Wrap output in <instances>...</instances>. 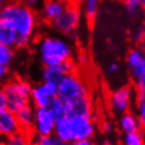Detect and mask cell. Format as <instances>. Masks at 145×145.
<instances>
[{"instance_id":"cell-21","label":"cell","mask_w":145,"mask_h":145,"mask_svg":"<svg viewBox=\"0 0 145 145\" xmlns=\"http://www.w3.org/2000/svg\"><path fill=\"white\" fill-rule=\"evenodd\" d=\"M100 0H82L84 16L88 21H93L98 14Z\"/></svg>"},{"instance_id":"cell-33","label":"cell","mask_w":145,"mask_h":145,"mask_svg":"<svg viewBox=\"0 0 145 145\" xmlns=\"http://www.w3.org/2000/svg\"><path fill=\"white\" fill-rule=\"evenodd\" d=\"M21 2L27 4L29 7H33V8H36V7H39L42 5V3L44 2V0H20Z\"/></svg>"},{"instance_id":"cell-35","label":"cell","mask_w":145,"mask_h":145,"mask_svg":"<svg viewBox=\"0 0 145 145\" xmlns=\"http://www.w3.org/2000/svg\"><path fill=\"white\" fill-rule=\"evenodd\" d=\"M69 145H101V144H97L93 140H79V141H74L72 143H69Z\"/></svg>"},{"instance_id":"cell-11","label":"cell","mask_w":145,"mask_h":145,"mask_svg":"<svg viewBox=\"0 0 145 145\" xmlns=\"http://www.w3.org/2000/svg\"><path fill=\"white\" fill-rule=\"evenodd\" d=\"M66 7V2L56 0H44L42 5L40 7V15L43 20L52 23L64 12Z\"/></svg>"},{"instance_id":"cell-14","label":"cell","mask_w":145,"mask_h":145,"mask_svg":"<svg viewBox=\"0 0 145 145\" xmlns=\"http://www.w3.org/2000/svg\"><path fill=\"white\" fill-rule=\"evenodd\" d=\"M0 43L12 48H17L18 44V34L16 33L14 27L8 22L1 18H0Z\"/></svg>"},{"instance_id":"cell-6","label":"cell","mask_w":145,"mask_h":145,"mask_svg":"<svg viewBox=\"0 0 145 145\" xmlns=\"http://www.w3.org/2000/svg\"><path fill=\"white\" fill-rule=\"evenodd\" d=\"M81 21V12L76 4L67 3V7L58 18L52 22L53 29L64 36H72L78 31Z\"/></svg>"},{"instance_id":"cell-24","label":"cell","mask_w":145,"mask_h":145,"mask_svg":"<svg viewBox=\"0 0 145 145\" xmlns=\"http://www.w3.org/2000/svg\"><path fill=\"white\" fill-rule=\"evenodd\" d=\"M15 59V51L12 47H7L0 43V64L10 66Z\"/></svg>"},{"instance_id":"cell-12","label":"cell","mask_w":145,"mask_h":145,"mask_svg":"<svg viewBox=\"0 0 145 145\" xmlns=\"http://www.w3.org/2000/svg\"><path fill=\"white\" fill-rule=\"evenodd\" d=\"M20 129L21 127L14 112L8 108L0 112V135L2 137L7 138Z\"/></svg>"},{"instance_id":"cell-29","label":"cell","mask_w":145,"mask_h":145,"mask_svg":"<svg viewBox=\"0 0 145 145\" xmlns=\"http://www.w3.org/2000/svg\"><path fill=\"white\" fill-rule=\"evenodd\" d=\"M5 109H7V99L3 87L0 86V112H3Z\"/></svg>"},{"instance_id":"cell-25","label":"cell","mask_w":145,"mask_h":145,"mask_svg":"<svg viewBox=\"0 0 145 145\" xmlns=\"http://www.w3.org/2000/svg\"><path fill=\"white\" fill-rule=\"evenodd\" d=\"M133 39L136 42H142L145 41V24H141L137 27V29L133 33Z\"/></svg>"},{"instance_id":"cell-9","label":"cell","mask_w":145,"mask_h":145,"mask_svg":"<svg viewBox=\"0 0 145 145\" xmlns=\"http://www.w3.org/2000/svg\"><path fill=\"white\" fill-rule=\"evenodd\" d=\"M135 91L136 89L133 86L125 85L112 91L109 97V105L112 112L119 116L124 112H129L136 99Z\"/></svg>"},{"instance_id":"cell-8","label":"cell","mask_w":145,"mask_h":145,"mask_svg":"<svg viewBox=\"0 0 145 145\" xmlns=\"http://www.w3.org/2000/svg\"><path fill=\"white\" fill-rule=\"evenodd\" d=\"M58 96V84L51 81H42L32 87L31 104L37 107H48L55 97Z\"/></svg>"},{"instance_id":"cell-36","label":"cell","mask_w":145,"mask_h":145,"mask_svg":"<svg viewBox=\"0 0 145 145\" xmlns=\"http://www.w3.org/2000/svg\"><path fill=\"white\" fill-rule=\"evenodd\" d=\"M7 3V0H0V14L3 10V7H5V4Z\"/></svg>"},{"instance_id":"cell-2","label":"cell","mask_w":145,"mask_h":145,"mask_svg":"<svg viewBox=\"0 0 145 145\" xmlns=\"http://www.w3.org/2000/svg\"><path fill=\"white\" fill-rule=\"evenodd\" d=\"M35 52L43 66L57 65L72 60L75 54L72 44L66 38L44 35L37 40Z\"/></svg>"},{"instance_id":"cell-42","label":"cell","mask_w":145,"mask_h":145,"mask_svg":"<svg viewBox=\"0 0 145 145\" xmlns=\"http://www.w3.org/2000/svg\"><path fill=\"white\" fill-rule=\"evenodd\" d=\"M143 135H144V138H145V127L143 128Z\"/></svg>"},{"instance_id":"cell-15","label":"cell","mask_w":145,"mask_h":145,"mask_svg":"<svg viewBox=\"0 0 145 145\" xmlns=\"http://www.w3.org/2000/svg\"><path fill=\"white\" fill-rule=\"evenodd\" d=\"M118 125H119V129L123 134L127 133H134V131H141L142 125L139 121V118L137 115L133 112H126L120 115L119 121H118Z\"/></svg>"},{"instance_id":"cell-16","label":"cell","mask_w":145,"mask_h":145,"mask_svg":"<svg viewBox=\"0 0 145 145\" xmlns=\"http://www.w3.org/2000/svg\"><path fill=\"white\" fill-rule=\"evenodd\" d=\"M15 114L21 129L27 131H31L33 129L34 120H35V107L32 104L22 107Z\"/></svg>"},{"instance_id":"cell-39","label":"cell","mask_w":145,"mask_h":145,"mask_svg":"<svg viewBox=\"0 0 145 145\" xmlns=\"http://www.w3.org/2000/svg\"><path fill=\"white\" fill-rule=\"evenodd\" d=\"M102 145H110V142H109V140H105Z\"/></svg>"},{"instance_id":"cell-37","label":"cell","mask_w":145,"mask_h":145,"mask_svg":"<svg viewBox=\"0 0 145 145\" xmlns=\"http://www.w3.org/2000/svg\"><path fill=\"white\" fill-rule=\"evenodd\" d=\"M79 60H80V63H82V64H84V63H86V58H85V57H84V56H82V55H81V56H80V58H79Z\"/></svg>"},{"instance_id":"cell-13","label":"cell","mask_w":145,"mask_h":145,"mask_svg":"<svg viewBox=\"0 0 145 145\" xmlns=\"http://www.w3.org/2000/svg\"><path fill=\"white\" fill-rule=\"evenodd\" d=\"M69 115L94 119V106L89 97L69 102Z\"/></svg>"},{"instance_id":"cell-20","label":"cell","mask_w":145,"mask_h":145,"mask_svg":"<svg viewBox=\"0 0 145 145\" xmlns=\"http://www.w3.org/2000/svg\"><path fill=\"white\" fill-rule=\"evenodd\" d=\"M143 60H145V51L139 46L131 48L126 55V64L129 69L138 65Z\"/></svg>"},{"instance_id":"cell-32","label":"cell","mask_w":145,"mask_h":145,"mask_svg":"<svg viewBox=\"0 0 145 145\" xmlns=\"http://www.w3.org/2000/svg\"><path fill=\"white\" fill-rule=\"evenodd\" d=\"M32 145H51L48 137H35Z\"/></svg>"},{"instance_id":"cell-40","label":"cell","mask_w":145,"mask_h":145,"mask_svg":"<svg viewBox=\"0 0 145 145\" xmlns=\"http://www.w3.org/2000/svg\"><path fill=\"white\" fill-rule=\"evenodd\" d=\"M56 1H62V2H66V3H67L69 0H56Z\"/></svg>"},{"instance_id":"cell-4","label":"cell","mask_w":145,"mask_h":145,"mask_svg":"<svg viewBox=\"0 0 145 145\" xmlns=\"http://www.w3.org/2000/svg\"><path fill=\"white\" fill-rule=\"evenodd\" d=\"M2 87L7 99V108L12 112H18L20 108L31 104V93L33 85L27 80L12 78L7 80Z\"/></svg>"},{"instance_id":"cell-23","label":"cell","mask_w":145,"mask_h":145,"mask_svg":"<svg viewBox=\"0 0 145 145\" xmlns=\"http://www.w3.org/2000/svg\"><path fill=\"white\" fill-rule=\"evenodd\" d=\"M123 145H145V138L143 131H138L134 133L123 134Z\"/></svg>"},{"instance_id":"cell-28","label":"cell","mask_w":145,"mask_h":145,"mask_svg":"<svg viewBox=\"0 0 145 145\" xmlns=\"http://www.w3.org/2000/svg\"><path fill=\"white\" fill-rule=\"evenodd\" d=\"M8 76H10V66L0 64V86H2L8 80Z\"/></svg>"},{"instance_id":"cell-7","label":"cell","mask_w":145,"mask_h":145,"mask_svg":"<svg viewBox=\"0 0 145 145\" xmlns=\"http://www.w3.org/2000/svg\"><path fill=\"white\" fill-rule=\"evenodd\" d=\"M57 117L50 107L35 108L33 131L36 137H48L54 135Z\"/></svg>"},{"instance_id":"cell-5","label":"cell","mask_w":145,"mask_h":145,"mask_svg":"<svg viewBox=\"0 0 145 145\" xmlns=\"http://www.w3.org/2000/svg\"><path fill=\"white\" fill-rule=\"evenodd\" d=\"M58 96L67 102L89 97V87L76 72L69 74L58 83Z\"/></svg>"},{"instance_id":"cell-10","label":"cell","mask_w":145,"mask_h":145,"mask_svg":"<svg viewBox=\"0 0 145 145\" xmlns=\"http://www.w3.org/2000/svg\"><path fill=\"white\" fill-rule=\"evenodd\" d=\"M77 69V63L74 60H69L62 64L43 66L41 69L42 81H51L58 84L66 75L74 74Z\"/></svg>"},{"instance_id":"cell-19","label":"cell","mask_w":145,"mask_h":145,"mask_svg":"<svg viewBox=\"0 0 145 145\" xmlns=\"http://www.w3.org/2000/svg\"><path fill=\"white\" fill-rule=\"evenodd\" d=\"M125 11L131 18H137L143 15L145 12L144 5L140 2V0H123Z\"/></svg>"},{"instance_id":"cell-30","label":"cell","mask_w":145,"mask_h":145,"mask_svg":"<svg viewBox=\"0 0 145 145\" xmlns=\"http://www.w3.org/2000/svg\"><path fill=\"white\" fill-rule=\"evenodd\" d=\"M101 129H102V131L106 135L112 134V131H114V124H112L110 121H108V120H105V121L102 122Z\"/></svg>"},{"instance_id":"cell-26","label":"cell","mask_w":145,"mask_h":145,"mask_svg":"<svg viewBox=\"0 0 145 145\" xmlns=\"http://www.w3.org/2000/svg\"><path fill=\"white\" fill-rule=\"evenodd\" d=\"M131 74L133 79H136V78H138V77L144 75L145 74V60L140 62L138 65H136L135 67L131 69Z\"/></svg>"},{"instance_id":"cell-38","label":"cell","mask_w":145,"mask_h":145,"mask_svg":"<svg viewBox=\"0 0 145 145\" xmlns=\"http://www.w3.org/2000/svg\"><path fill=\"white\" fill-rule=\"evenodd\" d=\"M4 137H2V136H1V135H0V145H2L4 143Z\"/></svg>"},{"instance_id":"cell-3","label":"cell","mask_w":145,"mask_h":145,"mask_svg":"<svg viewBox=\"0 0 145 145\" xmlns=\"http://www.w3.org/2000/svg\"><path fill=\"white\" fill-rule=\"evenodd\" d=\"M98 127L91 118L67 115L57 119L54 135L67 143L79 140H93Z\"/></svg>"},{"instance_id":"cell-22","label":"cell","mask_w":145,"mask_h":145,"mask_svg":"<svg viewBox=\"0 0 145 145\" xmlns=\"http://www.w3.org/2000/svg\"><path fill=\"white\" fill-rule=\"evenodd\" d=\"M135 114L139 118L142 127H145V94L137 93L135 99Z\"/></svg>"},{"instance_id":"cell-31","label":"cell","mask_w":145,"mask_h":145,"mask_svg":"<svg viewBox=\"0 0 145 145\" xmlns=\"http://www.w3.org/2000/svg\"><path fill=\"white\" fill-rule=\"evenodd\" d=\"M48 140H50V143L51 145H69V143L65 141H63L62 139L56 137L55 135H52V136H48Z\"/></svg>"},{"instance_id":"cell-41","label":"cell","mask_w":145,"mask_h":145,"mask_svg":"<svg viewBox=\"0 0 145 145\" xmlns=\"http://www.w3.org/2000/svg\"><path fill=\"white\" fill-rule=\"evenodd\" d=\"M140 2H141L143 5H144V7H145V0H140Z\"/></svg>"},{"instance_id":"cell-17","label":"cell","mask_w":145,"mask_h":145,"mask_svg":"<svg viewBox=\"0 0 145 145\" xmlns=\"http://www.w3.org/2000/svg\"><path fill=\"white\" fill-rule=\"evenodd\" d=\"M4 143L7 145H32L33 139L29 131L20 129L7 137L4 139Z\"/></svg>"},{"instance_id":"cell-27","label":"cell","mask_w":145,"mask_h":145,"mask_svg":"<svg viewBox=\"0 0 145 145\" xmlns=\"http://www.w3.org/2000/svg\"><path fill=\"white\" fill-rule=\"evenodd\" d=\"M133 80H134V86L136 91L145 94V74Z\"/></svg>"},{"instance_id":"cell-43","label":"cell","mask_w":145,"mask_h":145,"mask_svg":"<svg viewBox=\"0 0 145 145\" xmlns=\"http://www.w3.org/2000/svg\"><path fill=\"white\" fill-rule=\"evenodd\" d=\"M2 145H7V144H5V143H3V144H2Z\"/></svg>"},{"instance_id":"cell-34","label":"cell","mask_w":145,"mask_h":145,"mask_svg":"<svg viewBox=\"0 0 145 145\" xmlns=\"http://www.w3.org/2000/svg\"><path fill=\"white\" fill-rule=\"evenodd\" d=\"M119 69H120V66L118 63L112 62V63H109L108 65H107V67H106V72L109 74V75H115L116 72H118Z\"/></svg>"},{"instance_id":"cell-1","label":"cell","mask_w":145,"mask_h":145,"mask_svg":"<svg viewBox=\"0 0 145 145\" xmlns=\"http://www.w3.org/2000/svg\"><path fill=\"white\" fill-rule=\"evenodd\" d=\"M0 18L11 24L18 34L17 48H24L33 42L38 27V16L35 8L19 1H11L5 4Z\"/></svg>"},{"instance_id":"cell-18","label":"cell","mask_w":145,"mask_h":145,"mask_svg":"<svg viewBox=\"0 0 145 145\" xmlns=\"http://www.w3.org/2000/svg\"><path fill=\"white\" fill-rule=\"evenodd\" d=\"M48 107L55 114V116L57 117V119L69 115V102L65 101L64 99H62L59 96L55 97L52 100Z\"/></svg>"}]
</instances>
